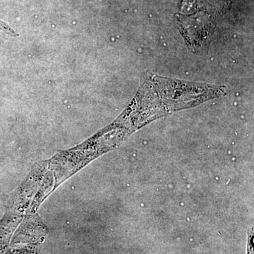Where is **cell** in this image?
<instances>
[{
	"mask_svg": "<svg viewBox=\"0 0 254 254\" xmlns=\"http://www.w3.org/2000/svg\"><path fill=\"white\" fill-rule=\"evenodd\" d=\"M0 31L4 32L8 36L14 37V38L19 36L18 33H16L9 25L1 19H0Z\"/></svg>",
	"mask_w": 254,
	"mask_h": 254,
	"instance_id": "cell-4",
	"label": "cell"
},
{
	"mask_svg": "<svg viewBox=\"0 0 254 254\" xmlns=\"http://www.w3.org/2000/svg\"><path fill=\"white\" fill-rule=\"evenodd\" d=\"M21 220V216L9 211L0 220V254L7 250L13 232Z\"/></svg>",
	"mask_w": 254,
	"mask_h": 254,
	"instance_id": "cell-2",
	"label": "cell"
},
{
	"mask_svg": "<svg viewBox=\"0 0 254 254\" xmlns=\"http://www.w3.org/2000/svg\"><path fill=\"white\" fill-rule=\"evenodd\" d=\"M3 254H41V252L36 245H31L22 248L10 249Z\"/></svg>",
	"mask_w": 254,
	"mask_h": 254,
	"instance_id": "cell-3",
	"label": "cell"
},
{
	"mask_svg": "<svg viewBox=\"0 0 254 254\" xmlns=\"http://www.w3.org/2000/svg\"><path fill=\"white\" fill-rule=\"evenodd\" d=\"M48 233V230L43 222L33 218L23 222L15 234L11 241L12 245L17 244H31L36 245L41 243Z\"/></svg>",
	"mask_w": 254,
	"mask_h": 254,
	"instance_id": "cell-1",
	"label": "cell"
}]
</instances>
